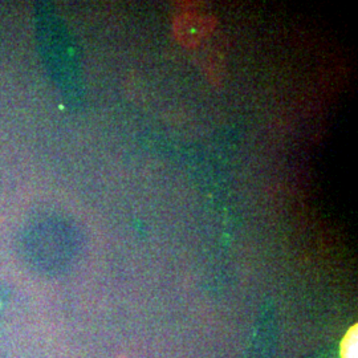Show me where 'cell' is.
<instances>
[{"label": "cell", "mask_w": 358, "mask_h": 358, "mask_svg": "<svg viewBox=\"0 0 358 358\" xmlns=\"http://www.w3.org/2000/svg\"><path fill=\"white\" fill-rule=\"evenodd\" d=\"M215 28V20L211 16L198 13H182L174 22V35L179 43L187 48L196 47Z\"/></svg>", "instance_id": "obj_1"}]
</instances>
